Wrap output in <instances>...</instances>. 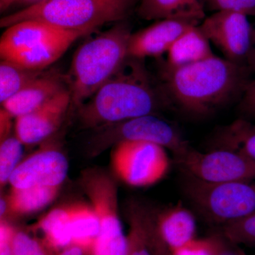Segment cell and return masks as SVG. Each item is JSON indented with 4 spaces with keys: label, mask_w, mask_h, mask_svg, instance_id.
Segmentation results:
<instances>
[{
    "label": "cell",
    "mask_w": 255,
    "mask_h": 255,
    "mask_svg": "<svg viewBox=\"0 0 255 255\" xmlns=\"http://www.w3.org/2000/svg\"><path fill=\"white\" fill-rule=\"evenodd\" d=\"M53 251L45 241H38L23 231L14 232L11 255H53Z\"/></svg>",
    "instance_id": "28"
},
{
    "label": "cell",
    "mask_w": 255,
    "mask_h": 255,
    "mask_svg": "<svg viewBox=\"0 0 255 255\" xmlns=\"http://www.w3.org/2000/svg\"><path fill=\"white\" fill-rule=\"evenodd\" d=\"M216 149L236 151L255 161V125L239 119L220 128L215 136Z\"/></svg>",
    "instance_id": "21"
},
{
    "label": "cell",
    "mask_w": 255,
    "mask_h": 255,
    "mask_svg": "<svg viewBox=\"0 0 255 255\" xmlns=\"http://www.w3.org/2000/svg\"><path fill=\"white\" fill-rule=\"evenodd\" d=\"M172 255V252H171V251H170V252H169V253H167V255Z\"/></svg>",
    "instance_id": "40"
},
{
    "label": "cell",
    "mask_w": 255,
    "mask_h": 255,
    "mask_svg": "<svg viewBox=\"0 0 255 255\" xmlns=\"http://www.w3.org/2000/svg\"><path fill=\"white\" fill-rule=\"evenodd\" d=\"M70 107L71 95L68 89L33 112L16 118L15 135L24 145L46 140L58 130Z\"/></svg>",
    "instance_id": "12"
},
{
    "label": "cell",
    "mask_w": 255,
    "mask_h": 255,
    "mask_svg": "<svg viewBox=\"0 0 255 255\" xmlns=\"http://www.w3.org/2000/svg\"><path fill=\"white\" fill-rule=\"evenodd\" d=\"M37 228L44 234V241L53 251L63 250L73 244L67 208L52 210L40 220Z\"/></svg>",
    "instance_id": "24"
},
{
    "label": "cell",
    "mask_w": 255,
    "mask_h": 255,
    "mask_svg": "<svg viewBox=\"0 0 255 255\" xmlns=\"http://www.w3.org/2000/svg\"><path fill=\"white\" fill-rule=\"evenodd\" d=\"M239 111L244 119L255 118V80H251L241 97Z\"/></svg>",
    "instance_id": "32"
},
{
    "label": "cell",
    "mask_w": 255,
    "mask_h": 255,
    "mask_svg": "<svg viewBox=\"0 0 255 255\" xmlns=\"http://www.w3.org/2000/svg\"><path fill=\"white\" fill-rule=\"evenodd\" d=\"M209 238L212 246L213 255H245L237 245L230 241L222 233L214 234Z\"/></svg>",
    "instance_id": "31"
},
{
    "label": "cell",
    "mask_w": 255,
    "mask_h": 255,
    "mask_svg": "<svg viewBox=\"0 0 255 255\" xmlns=\"http://www.w3.org/2000/svg\"><path fill=\"white\" fill-rule=\"evenodd\" d=\"M17 1H19V0H0V10L1 12Z\"/></svg>",
    "instance_id": "37"
},
{
    "label": "cell",
    "mask_w": 255,
    "mask_h": 255,
    "mask_svg": "<svg viewBox=\"0 0 255 255\" xmlns=\"http://www.w3.org/2000/svg\"><path fill=\"white\" fill-rule=\"evenodd\" d=\"M143 60L128 57L119 71L77 109L85 127L100 128L156 113L162 105V95L152 85Z\"/></svg>",
    "instance_id": "2"
},
{
    "label": "cell",
    "mask_w": 255,
    "mask_h": 255,
    "mask_svg": "<svg viewBox=\"0 0 255 255\" xmlns=\"http://www.w3.org/2000/svg\"><path fill=\"white\" fill-rule=\"evenodd\" d=\"M11 118H14V117L1 107V110H0V136H1V141L9 135L10 130H11Z\"/></svg>",
    "instance_id": "34"
},
{
    "label": "cell",
    "mask_w": 255,
    "mask_h": 255,
    "mask_svg": "<svg viewBox=\"0 0 255 255\" xmlns=\"http://www.w3.org/2000/svg\"><path fill=\"white\" fill-rule=\"evenodd\" d=\"M131 34L129 23L120 21L79 47L67 75L71 107L78 109L123 66Z\"/></svg>",
    "instance_id": "3"
},
{
    "label": "cell",
    "mask_w": 255,
    "mask_h": 255,
    "mask_svg": "<svg viewBox=\"0 0 255 255\" xmlns=\"http://www.w3.org/2000/svg\"><path fill=\"white\" fill-rule=\"evenodd\" d=\"M68 162L53 147H46L20 162L9 178L13 188L60 187L67 177Z\"/></svg>",
    "instance_id": "10"
},
{
    "label": "cell",
    "mask_w": 255,
    "mask_h": 255,
    "mask_svg": "<svg viewBox=\"0 0 255 255\" xmlns=\"http://www.w3.org/2000/svg\"><path fill=\"white\" fill-rule=\"evenodd\" d=\"M200 22L189 18L158 20L148 27L132 33L128 48L130 58L144 60L159 58L167 52L174 41L189 28Z\"/></svg>",
    "instance_id": "11"
},
{
    "label": "cell",
    "mask_w": 255,
    "mask_h": 255,
    "mask_svg": "<svg viewBox=\"0 0 255 255\" xmlns=\"http://www.w3.org/2000/svg\"><path fill=\"white\" fill-rule=\"evenodd\" d=\"M182 189L209 222L223 226L255 212V181L208 182L184 173Z\"/></svg>",
    "instance_id": "5"
},
{
    "label": "cell",
    "mask_w": 255,
    "mask_h": 255,
    "mask_svg": "<svg viewBox=\"0 0 255 255\" xmlns=\"http://www.w3.org/2000/svg\"><path fill=\"white\" fill-rule=\"evenodd\" d=\"M68 89V75L55 70H45L21 91L4 102L1 107L16 119L36 110Z\"/></svg>",
    "instance_id": "14"
},
{
    "label": "cell",
    "mask_w": 255,
    "mask_h": 255,
    "mask_svg": "<svg viewBox=\"0 0 255 255\" xmlns=\"http://www.w3.org/2000/svg\"><path fill=\"white\" fill-rule=\"evenodd\" d=\"M204 0H138L136 13L142 19L189 18L202 21L205 18Z\"/></svg>",
    "instance_id": "19"
},
{
    "label": "cell",
    "mask_w": 255,
    "mask_h": 255,
    "mask_svg": "<svg viewBox=\"0 0 255 255\" xmlns=\"http://www.w3.org/2000/svg\"><path fill=\"white\" fill-rule=\"evenodd\" d=\"M44 70H31L11 61L1 60L0 63V102L6 100L21 91Z\"/></svg>",
    "instance_id": "25"
},
{
    "label": "cell",
    "mask_w": 255,
    "mask_h": 255,
    "mask_svg": "<svg viewBox=\"0 0 255 255\" xmlns=\"http://www.w3.org/2000/svg\"><path fill=\"white\" fill-rule=\"evenodd\" d=\"M199 26L225 59L248 66L253 33L248 16L234 11H216L204 18Z\"/></svg>",
    "instance_id": "9"
},
{
    "label": "cell",
    "mask_w": 255,
    "mask_h": 255,
    "mask_svg": "<svg viewBox=\"0 0 255 255\" xmlns=\"http://www.w3.org/2000/svg\"><path fill=\"white\" fill-rule=\"evenodd\" d=\"M247 65L251 72H255V25L253 26V45H252L251 51L248 57Z\"/></svg>",
    "instance_id": "36"
},
{
    "label": "cell",
    "mask_w": 255,
    "mask_h": 255,
    "mask_svg": "<svg viewBox=\"0 0 255 255\" xmlns=\"http://www.w3.org/2000/svg\"><path fill=\"white\" fill-rule=\"evenodd\" d=\"M60 187L11 188L8 197V208L16 214H28L44 209L58 195Z\"/></svg>",
    "instance_id": "22"
},
{
    "label": "cell",
    "mask_w": 255,
    "mask_h": 255,
    "mask_svg": "<svg viewBox=\"0 0 255 255\" xmlns=\"http://www.w3.org/2000/svg\"><path fill=\"white\" fill-rule=\"evenodd\" d=\"M65 32L38 21H24L11 25L6 28L0 38L1 59L9 60Z\"/></svg>",
    "instance_id": "15"
},
{
    "label": "cell",
    "mask_w": 255,
    "mask_h": 255,
    "mask_svg": "<svg viewBox=\"0 0 255 255\" xmlns=\"http://www.w3.org/2000/svg\"><path fill=\"white\" fill-rule=\"evenodd\" d=\"M248 66L214 55L182 67L161 66L163 90L183 110L206 115L236 96H243L251 80Z\"/></svg>",
    "instance_id": "1"
},
{
    "label": "cell",
    "mask_w": 255,
    "mask_h": 255,
    "mask_svg": "<svg viewBox=\"0 0 255 255\" xmlns=\"http://www.w3.org/2000/svg\"><path fill=\"white\" fill-rule=\"evenodd\" d=\"M67 209L73 244L91 250L100 232V221L95 211L92 207L82 204L69 206Z\"/></svg>",
    "instance_id": "23"
},
{
    "label": "cell",
    "mask_w": 255,
    "mask_h": 255,
    "mask_svg": "<svg viewBox=\"0 0 255 255\" xmlns=\"http://www.w3.org/2000/svg\"><path fill=\"white\" fill-rule=\"evenodd\" d=\"M171 252L172 255H213L212 246L209 238L201 240L195 238Z\"/></svg>",
    "instance_id": "30"
},
{
    "label": "cell",
    "mask_w": 255,
    "mask_h": 255,
    "mask_svg": "<svg viewBox=\"0 0 255 255\" xmlns=\"http://www.w3.org/2000/svg\"><path fill=\"white\" fill-rule=\"evenodd\" d=\"M129 210L127 255H162L167 246L159 235L155 216L138 204H133Z\"/></svg>",
    "instance_id": "16"
},
{
    "label": "cell",
    "mask_w": 255,
    "mask_h": 255,
    "mask_svg": "<svg viewBox=\"0 0 255 255\" xmlns=\"http://www.w3.org/2000/svg\"><path fill=\"white\" fill-rule=\"evenodd\" d=\"M223 236L234 244L255 246V212L222 226Z\"/></svg>",
    "instance_id": "27"
},
{
    "label": "cell",
    "mask_w": 255,
    "mask_h": 255,
    "mask_svg": "<svg viewBox=\"0 0 255 255\" xmlns=\"http://www.w3.org/2000/svg\"><path fill=\"white\" fill-rule=\"evenodd\" d=\"M138 0H41L0 20L7 28L24 21H38L65 31L90 33L112 22L126 21Z\"/></svg>",
    "instance_id": "4"
},
{
    "label": "cell",
    "mask_w": 255,
    "mask_h": 255,
    "mask_svg": "<svg viewBox=\"0 0 255 255\" xmlns=\"http://www.w3.org/2000/svg\"><path fill=\"white\" fill-rule=\"evenodd\" d=\"M82 187L100 223L97 238L125 236L119 219L118 198L115 183L109 176L98 172H89L82 177Z\"/></svg>",
    "instance_id": "13"
},
{
    "label": "cell",
    "mask_w": 255,
    "mask_h": 255,
    "mask_svg": "<svg viewBox=\"0 0 255 255\" xmlns=\"http://www.w3.org/2000/svg\"><path fill=\"white\" fill-rule=\"evenodd\" d=\"M14 230L8 223L1 221L0 225V255H11V241Z\"/></svg>",
    "instance_id": "33"
},
{
    "label": "cell",
    "mask_w": 255,
    "mask_h": 255,
    "mask_svg": "<svg viewBox=\"0 0 255 255\" xmlns=\"http://www.w3.org/2000/svg\"><path fill=\"white\" fill-rule=\"evenodd\" d=\"M155 221L161 238L171 251L195 239V218L180 204L164 210L155 216Z\"/></svg>",
    "instance_id": "17"
},
{
    "label": "cell",
    "mask_w": 255,
    "mask_h": 255,
    "mask_svg": "<svg viewBox=\"0 0 255 255\" xmlns=\"http://www.w3.org/2000/svg\"><path fill=\"white\" fill-rule=\"evenodd\" d=\"M26 1H36V2H38V1H41V0H26Z\"/></svg>",
    "instance_id": "39"
},
{
    "label": "cell",
    "mask_w": 255,
    "mask_h": 255,
    "mask_svg": "<svg viewBox=\"0 0 255 255\" xmlns=\"http://www.w3.org/2000/svg\"><path fill=\"white\" fill-rule=\"evenodd\" d=\"M7 207V202H6L4 199H1V201H0V215H1V217L4 216Z\"/></svg>",
    "instance_id": "38"
},
{
    "label": "cell",
    "mask_w": 255,
    "mask_h": 255,
    "mask_svg": "<svg viewBox=\"0 0 255 255\" xmlns=\"http://www.w3.org/2000/svg\"><path fill=\"white\" fill-rule=\"evenodd\" d=\"M98 128L100 132L94 140L100 147L122 141L152 142L168 149L174 157L183 155L191 147L179 130L155 114L135 117Z\"/></svg>",
    "instance_id": "7"
},
{
    "label": "cell",
    "mask_w": 255,
    "mask_h": 255,
    "mask_svg": "<svg viewBox=\"0 0 255 255\" xmlns=\"http://www.w3.org/2000/svg\"><path fill=\"white\" fill-rule=\"evenodd\" d=\"M167 253H166V254H165V255H167Z\"/></svg>",
    "instance_id": "41"
},
{
    "label": "cell",
    "mask_w": 255,
    "mask_h": 255,
    "mask_svg": "<svg viewBox=\"0 0 255 255\" xmlns=\"http://www.w3.org/2000/svg\"><path fill=\"white\" fill-rule=\"evenodd\" d=\"M55 255H91V250L78 245L72 244Z\"/></svg>",
    "instance_id": "35"
},
{
    "label": "cell",
    "mask_w": 255,
    "mask_h": 255,
    "mask_svg": "<svg viewBox=\"0 0 255 255\" xmlns=\"http://www.w3.org/2000/svg\"><path fill=\"white\" fill-rule=\"evenodd\" d=\"M112 165L126 184L145 187L160 181L168 172L170 162L162 146L152 142L122 141L114 146Z\"/></svg>",
    "instance_id": "6"
},
{
    "label": "cell",
    "mask_w": 255,
    "mask_h": 255,
    "mask_svg": "<svg viewBox=\"0 0 255 255\" xmlns=\"http://www.w3.org/2000/svg\"><path fill=\"white\" fill-rule=\"evenodd\" d=\"M209 9L216 11H234L255 16V0H204Z\"/></svg>",
    "instance_id": "29"
},
{
    "label": "cell",
    "mask_w": 255,
    "mask_h": 255,
    "mask_svg": "<svg viewBox=\"0 0 255 255\" xmlns=\"http://www.w3.org/2000/svg\"><path fill=\"white\" fill-rule=\"evenodd\" d=\"M87 34L88 33L85 32L66 31L7 60L31 70H44L59 59L74 42Z\"/></svg>",
    "instance_id": "18"
},
{
    "label": "cell",
    "mask_w": 255,
    "mask_h": 255,
    "mask_svg": "<svg viewBox=\"0 0 255 255\" xmlns=\"http://www.w3.org/2000/svg\"><path fill=\"white\" fill-rule=\"evenodd\" d=\"M175 162L184 173L208 182L255 181V161L227 149L201 152L190 147Z\"/></svg>",
    "instance_id": "8"
},
{
    "label": "cell",
    "mask_w": 255,
    "mask_h": 255,
    "mask_svg": "<svg viewBox=\"0 0 255 255\" xmlns=\"http://www.w3.org/2000/svg\"><path fill=\"white\" fill-rule=\"evenodd\" d=\"M199 25L189 28L174 41L167 53V60L164 63L166 65L185 66L215 55L211 43Z\"/></svg>",
    "instance_id": "20"
},
{
    "label": "cell",
    "mask_w": 255,
    "mask_h": 255,
    "mask_svg": "<svg viewBox=\"0 0 255 255\" xmlns=\"http://www.w3.org/2000/svg\"><path fill=\"white\" fill-rule=\"evenodd\" d=\"M23 142L14 136H8L0 146V182L2 187L9 182V178L19 164L23 153Z\"/></svg>",
    "instance_id": "26"
}]
</instances>
